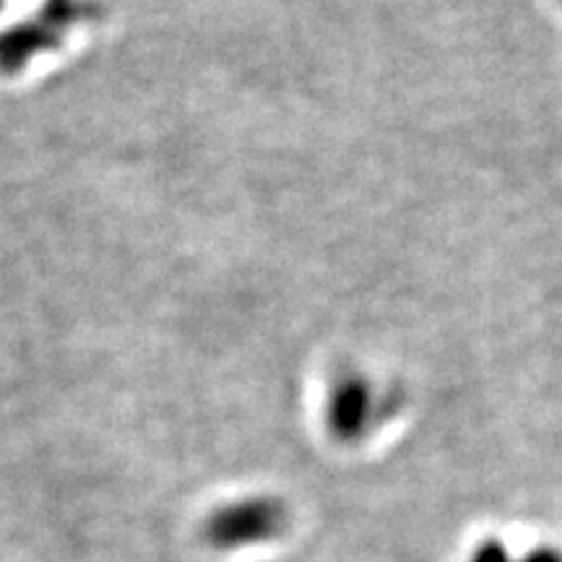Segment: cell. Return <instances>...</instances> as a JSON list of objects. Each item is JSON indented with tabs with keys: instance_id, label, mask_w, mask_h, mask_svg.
I'll return each mask as SVG.
<instances>
[{
	"instance_id": "6da1fadb",
	"label": "cell",
	"mask_w": 562,
	"mask_h": 562,
	"mask_svg": "<svg viewBox=\"0 0 562 562\" xmlns=\"http://www.w3.org/2000/svg\"><path fill=\"white\" fill-rule=\"evenodd\" d=\"M286 526L284 505L269 497H256L237 505H227L211 516L206 539L214 550L232 552L243 547H256L279 537Z\"/></svg>"
}]
</instances>
